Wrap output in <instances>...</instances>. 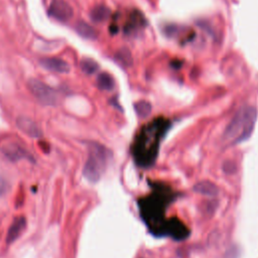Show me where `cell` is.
<instances>
[{
    "mask_svg": "<svg viewBox=\"0 0 258 258\" xmlns=\"http://www.w3.org/2000/svg\"><path fill=\"white\" fill-rule=\"evenodd\" d=\"M256 116L257 111L252 106L239 109L223 134V142L227 145H235L247 140L254 129Z\"/></svg>",
    "mask_w": 258,
    "mask_h": 258,
    "instance_id": "1",
    "label": "cell"
},
{
    "mask_svg": "<svg viewBox=\"0 0 258 258\" xmlns=\"http://www.w3.org/2000/svg\"><path fill=\"white\" fill-rule=\"evenodd\" d=\"M109 159V151L99 143H90L89 157L85 164L83 175L91 183H97L104 171Z\"/></svg>",
    "mask_w": 258,
    "mask_h": 258,
    "instance_id": "2",
    "label": "cell"
},
{
    "mask_svg": "<svg viewBox=\"0 0 258 258\" xmlns=\"http://www.w3.org/2000/svg\"><path fill=\"white\" fill-rule=\"evenodd\" d=\"M30 93L37 100L47 106H54L57 104L58 97L56 91L49 86L38 79H30L27 83Z\"/></svg>",
    "mask_w": 258,
    "mask_h": 258,
    "instance_id": "3",
    "label": "cell"
},
{
    "mask_svg": "<svg viewBox=\"0 0 258 258\" xmlns=\"http://www.w3.org/2000/svg\"><path fill=\"white\" fill-rule=\"evenodd\" d=\"M0 151L11 162H20L22 160L33 161V157L22 144L15 141H5L0 144Z\"/></svg>",
    "mask_w": 258,
    "mask_h": 258,
    "instance_id": "4",
    "label": "cell"
},
{
    "mask_svg": "<svg viewBox=\"0 0 258 258\" xmlns=\"http://www.w3.org/2000/svg\"><path fill=\"white\" fill-rule=\"evenodd\" d=\"M47 13L50 17L61 23H67L72 19L73 8L65 0H51Z\"/></svg>",
    "mask_w": 258,
    "mask_h": 258,
    "instance_id": "5",
    "label": "cell"
},
{
    "mask_svg": "<svg viewBox=\"0 0 258 258\" xmlns=\"http://www.w3.org/2000/svg\"><path fill=\"white\" fill-rule=\"evenodd\" d=\"M16 126L31 139H41L43 136V131L40 126L30 118L19 117L16 119Z\"/></svg>",
    "mask_w": 258,
    "mask_h": 258,
    "instance_id": "6",
    "label": "cell"
},
{
    "mask_svg": "<svg viewBox=\"0 0 258 258\" xmlns=\"http://www.w3.org/2000/svg\"><path fill=\"white\" fill-rule=\"evenodd\" d=\"M40 64L47 70L55 73L67 74L70 72V65L60 58H43L40 61Z\"/></svg>",
    "mask_w": 258,
    "mask_h": 258,
    "instance_id": "7",
    "label": "cell"
},
{
    "mask_svg": "<svg viewBox=\"0 0 258 258\" xmlns=\"http://www.w3.org/2000/svg\"><path fill=\"white\" fill-rule=\"evenodd\" d=\"M26 226V219L23 216H19L13 219L11 225L8 228L6 235V243L12 244L20 238Z\"/></svg>",
    "mask_w": 258,
    "mask_h": 258,
    "instance_id": "8",
    "label": "cell"
},
{
    "mask_svg": "<svg viewBox=\"0 0 258 258\" xmlns=\"http://www.w3.org/2000/svg\"><path fill=\"white\" fill-rule=\"evenodd\" d=\"M77 32L80 34L81 37L87 40H96L98 37L97 30L90 24L85 22H78L75 26Z\"/></svg>",
    "mask_w": 258,
    "mask_h": 258,
    "instance_id": "9",
    "label": "cell"
},
{
    "mask_svg": "<svg viewBox=\"0 0 258 258\" xmlns=\"http://www.w3.org/2000/svg\"><path fill=\"white\" fill-rule=\"evenodd\" d=\"M194 191L196 193L202 194L204 196H210V197H214L216 195H218L219 190L218 188L216 187V185L210 183V182H201L199 184H197L194 187Z\"/></svg>",
    "mask_w": 258,
    "mask_h": 258,
    "instance_id": "10",
    "label": "cell"
},
{
    "mask_svg": "<svg viewBox=\"0 0 258 258\" xmlns=\"http://www.w3.org/2000/svg\"><path fill=\"white\" fill-rule=\"evenodd\" d=\"M109 15H110V10L108 7L104 5H98L94 7L90 13L91 20L95 23L105 22L106 20L109 19Z\"/></svg>",
    "mask_w": 258,
    "mask_h": 258,
    "instance_id": "11",
    "label": "cell"
},
{
    "mask_svg": "<svg viewBox=\"0 0 258 258\" xmlns=\"http://www.w3.org/2000/svg\"><path fill=\"white\" fill-rule=\"evenodd\" d=\"M97 85L99 89L104 91H111L114 86V79L108 73H101L97 78Z\"/></svg>",
    "mask_w": 258,
    "mask_h": 258,
    "instance_id": "12",
    "label": "cell"
},
{
    "mask_svg": "<svg viewBox=\"0 0 258 258\" xmlns=\"http://www.w3.org/2000/svg\"><path fill=\"white\" fill-rule=\"evenodd\" d=\"M116 60L124 67H130L133 64V58L130 50L126 47L120 48L116 53Z\"/></svg>",
    "mask_w": 258,
    "mask_h": 258,
    "instance_id": "13",
    "label": "cell"
},
{
    "mask_svg": "<svg viewBox=\"0 0 258 258\" xmlns=\"http://www.w3.org/2000/svg\"><path fill=\"white\" fill-rule=\"evenodd\" d=\"M80 67L82 69V71L84 73H86V74H88V75H92V74L96 73L98 71V69H99L98 64L94 60L89 59V58L83 59L81 61Z\"/></svg>",
    "mask_w": 258,
    "mask_h": 258,
    "instance_id": "14",
    "label": "cell"
},
{
    "mask_svg": "<svg viewBox=\"0 0 258 258\" xmlns=\"http://www.w3.org/2000/svg\"><path fill=\"white\" fill-rule=\"evenodd\" d=\"M135 110L141 117H146L149 115L150 111H151V106L148 102L146 101H141L139 103H136L134 105Z\"/></svg>",
    "mask_w": 258,
    "mask_h": 258,
    "instance_id": "15",
    "label": "cell"
},
{
    "mask_svg": "<svg viewBox=\"0 0 258 258\" xmlns=\"http://www.w3.org/2000/svg\"><path fill=\"white\" fill-rule=\"evenodd\" d=\"M8 191V183L7 181L3 178L0 177V197L4 196Z\"/></svg>",
    "mask_w": 258,
    "mask_h": 258,
    "instance_id": "16",
    "label": "cell"
}]
</instances>
